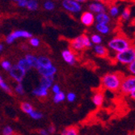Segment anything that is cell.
<instances>
[{
	"label": "cell",
	"mask_w": 135,
	"mask_h": 135,
	"mask_svg": "<svg viewBox=\"0 0 135 135\" xmlns=\"http://www.w3.org/2000/svg\"><path fill=\"white\" fill-rule=\"evenodd\" d=\"M61 135H80L79 131L75 126H69L61 131Z\"/></svg>",
	"instance_id": "22"
},
{
	"label": "cell",
	"mask_w": 135,
	"mask_h": 135,
	"mask_svg": "<svg viewBox=\"0 0 135 135\" xmlns=\"http://www.w3.org/2000/svg\"><path fill=\"white\" fill-rule=\"evenodd\" d=\"M62 57L64 62L70 66H74L77 62V56L75 52H74L71 49H65L62 51Z\"/></svg>",
	"instance_id": "9"
},
{
	"label": "cell",
	"mask_w": 135,
	"mask_h": 135,
	"mask_svg": "<svg viewBox=\"0 0 135 135\" xmlns=\"http://www.w3.org/2000/svg\"><path fill=\"white\" fill-rule=\"evenodd\" d=\"M129 95V97L131 98V99H133V100H135V89Z\"/></svg>",
	"instance_id": "42"
},
{
	"label": "cell",
	"mask_w": 135,
	"mask_h": 135,
	"mask_svg": "<svg viewBox=\"0 0 135 135\" xmlns=\"http://www.w3.org/2000/svg\"><path fill=\"white\" fill-rule=\"evenodd\" d=\"M14 91L18 95H24V93H25V89H24V87L22 84V83H16V85L14 88Z\"/></svg>",
	"instance_id": "31"
},
{
	"label": "cell",
	"mask_w": 135,
	"mask_h": 135,
	"mask_svg": "<svg viewBox=\"0 0 135 135\" xmlns=\"http://www.w3.org/2000/svg\"><path fill=\"white\" fill-rule=\"evenodd\" d=\"M95 15L93 13H91V11H85L80 16V22L82 23L83 25H84L85 27H91L92 25H94V23H95Z\"/></svg>",
	"instance_id": "10"
},
{
	"label": "cell",
	"mask_w": 135,
	"mask_h": 135,
	"mask_svg": "<svg viewBox=\"0 0 135 135\" xmlns=\"http://www.w3.org/2000/svg\"><path fill=\"white\" fill-rule=\"evenodd\" d=\"M114 60L116 62L121 65L128 66L130 64L135 60V45H131L127 50L115 54Z\"/></svg>",
	"instance_id": "4"
},
{
	"label": "cell",
	"mask_w": 135,
	"mask_h": 135,
	"mask_svg": "<svg viewBox=\"0 0 135 135\" xmlns=\"http://www.w3.org/2000/svg\"><path fill=\"white\" fill-rule=\"evenodd\" d=\"M17 66H19L20 69H22L23 71H25L26 73L28 72V71H29L31 69H32V67L30 66V65L28 64V62H27V60L24 58V57H22V58H20V59H18V61H17V62H16V64Z\"/></svg>",
	"instance_id": "21"
},
{
	"label": "cell",
	"mask_w": 135,
	"mask_h": 135,
	"mask_svg": "<svg viewBox=\"0 0 135 135\" xmlns=\"http://www.w3.org/2000/svg\"><path fill=\"white\" fill-rule=\"evenodd\" d=\"M93 52L94 54L99 57H107L109 54V50L108 49L104 46V45H95L93 46Z\"/></svg>",
	"instance_id": "12"
},
{
	"label": "cell",
	"mask_w": 135,
	"mask_h": 135,
	"mask_svg": "<svg viewBox=\"0 0 135 135\" xmlns=\"http://www.w3.org/2000/svg\"><path fill=\"white\" fill-rule=\"evenodd\" d=\"M37 60H38V65H37L36 69L37 68H47V67H50L54 65L51 59L45 55L38 56Z\"/></svg>",
	"instance_id": "16"
},
{
	"label": "cell",
	"mask_w": 135,
	"mask_h": 135,
	"mask_svg": "<svg viewBox=\"0 0 135 135\" xmlns=\"http://www.w3.org/2000/svg\"><path fill=\"white\" fill-rule=\"evenodd\" d=\"M28 44L30 46L33 48H38L41 45V40L38 37H36V36H32L30 39H28Z\"/></svg>",
	"instance_id": "32"
},
{
	"label": "cell",
	"mask_w": 135,
	"mask_h": 135,
	"mask_svg": "<svg viewBox=\"0 0 135 135\" xmlns=\"http://www.w3.org/2000/svg\"><path fill=\"white\" fill-rule=\"evenodd\" d=\"M107 0H93V2H98V3H105Z\"/></svg>",
	"instance_id": "45"
},
{
	"label": "cell",
	"mask_w": 135,
	"mask_h": 135,
	"mask_svg": "<svg viewBox=\"0 0 135 135\" xmlns=\"http://www.w3.org/2000/svg\"><path fill=\"white\" fill-rule=\"evenodd\" d=\"M32 36V34L27 30L17 29V30L11 32L10 34H8L6 36L5 42L7 45H11L12 43H14L16 41L19 39H30Z\"/></svg>",
	"instance_id": "5"
},
{
	"label": "cell",
	"mask_w": 135,
	"mask_h": 135,
	"mask_svg": "<svg viewBox=\"0 0 135 135\" xmlns=\"http://www.w3.org/2000/svg\"><path fill=\"white\" fill-rule=\"evenodd\" d=\"M88 9L91 13H93L95 16L103 12H107V6L104 3H98V2H91L88 4Z\"/></svg>",
	"instance_id": "11"
},
{
	"label": "cell",
	"mask_w": 135,
	"mask_h": 135,
	"mask_svg": "<svg viewBox=\"0 0 135 135\" xmlns=\"http://www.w3.org/2000/svg\"><path fill=\"white\" fill-rule=\"evenodd\" d=\"M124 78L123 74L120 72L107 73L101 77V87L109 91L117 92L120 91V84Z\"/></svg>",
	"instance_id": "1"
},
{
	"label": "cell",
	"mask_w": 135,
	"mask_h": 135,
	"mask_svg": "<svg viewBox=\"0 0 135 135\" xmlns=\"http://www.w3.org/2000/svg\"><path fill=\"white\" fill-rule=\"evenodd\" d=\"M135 89V76L134 75H128L124 76L122 79L120 91L123 95H129Z\"/></svg>",
	"instance_id": "6"
},
{
	"label": "cell",
	"mask_w": 135,
	"mask_h": 135,
	"mask_svg": "<svg viewBox=\"0 0 135 135\" xmlns=\"http://www.w3.org/2000/svg\"><path fill=\"white\" fill-rule=\"evenodd\" d=\"M95 23L100 24H109L112 22V18L108 15V12H103V13L97 14L95 16Z\"/></svg>",
	"instance_id": "15"
},
{
	"label": "cell",
	"mask_w": 135,
	"mask_h": 135,
	"mask_svg": "<svg viewBox=\"0 0 135 135\" xmlns=\"http://www.w3.org/2000/svg\"><path fill=\"white\" fill-rule=\"evenodd\" d=\"M91 101L95 107H97V108L101 107L104 102V92L102 91H95L92 95Z\"/></svg>",
	"instance_id": "14"
},
{
	"label": "cell",
	"mask_w": 135,
	"mask_h": 135,
	"mask_svg": "<svg viewBox=\"0 0 135 135\" xmlns=\"http://www.w3.org/2000/svg\"><path fill=\"white\" fill-rule=\"evenodd\" d=\"M39 134L40 135H50L47 129H41L39 130Z\"/></svg>",
	"instance_id": "41"
},
{
	"label": "cell",
	"mask_w": 135,
	"mask_h": 135,
	"mask_svg": "<svg viewBox=\"0 0 135 135\" xmlns=\"http://www.w3.org/2000/svg\"><path fill=\"white\" fill-rule=\"evenodd\" d=\"M76 98H77V95L75 92L73 91H70L68 92L66 95V100L70 102V103H73L76 100Z\"/></svg>",
	"instance_id": "36"
},
{
	"label": "cell",
	"mask_w": 135,
	"mask_h": 135,
	"mask_svg": "<svg viewBox=\"0 0 135 135\" xmlns=\"http://www.w3.org/2000/svg\"><path fill=\"white\" fill-rule=\"evenodd\" d=\"M3 49H4V46H3V45L1 42H0V54H1V53L3 52Z\"/></svg>",
	"instance_id": "44"
},
{
	"label": "cell",
	"mask_w": 135,
	"mask_h": 135,
	"mask_svg": "<svg viewBox=\"0 0 135 135\" xmlns=\"http://www.w3.org/2000/svg\"><path fill=\"white\" fill-rule=\"evenodd\" d=\"M47 130H48L49 133H50V134H54L56 133L57 129H56L54 125H50V126H49V127L47 128Z\"/></svg>",
	"instance_id": "40"
},
{
	"label": "cell",
	"mask_w": 135,
	"mask_h": 135,
	"mask_svg": "<svg viewBox=\"0 0 135 135\" xmlns=\"http://www.w3.org/2000/svg\"><path fill=\"white\" fill-rule=\"evenodd\" d=\"M27 3H28V0H20L17 3V6L20 8H26Z\"/></svg>",
	"instance_id": "39"
},
{
	"label": "cell",
	"mask_w": 135,
	"mask_h": 135,
	"mask_svg": "<svg viewBox=\"0 0 135 135\" xmlns=\"http://www.w3.org/2000/svg\"><path fill=\"white\" fill-rule=\"evenodd\" d=\"M127 70L131 75L135 76V60L127 66Z\"/></svg>",
	"instance_id": "37"
},
{
	"label": "cell",
	"mask_w": 135,
	"mask_h": 135,
	"mask_svg": "<svg viewBox=\"0 0 135 135\" xmlns=\"http://www.w3.org/2000/svg\"><path fill=\"white\" fill-rule=\"evenodd\" d=\"M120 19L122 21H128L131 17V9L129 7H125L120 11Z\"/></svg>",
	"instance_id": "26"
},
{
	"label": "cell",
	"mask_w": 135,
	"mask_h": 135,
	"mask_svg": "<svg viewBox=\"0 0 135 135\" xmlns=\"http://www.w3.org/2000/svg\"><path fill=\"white\" fill-rule=\"evenodd\" d=\"M120 9L118 6L117 5H112L108 8V15L111 16V18H117L120 16Z\"/></svg>",
	"instance_id": "24"
},
{
	"label": "cell",
	"mask_w": 135,
	"mask_h": 135,
	"mask_svg": "<svg viewBox=\"0 0 135 135\" xmlns=\"http://www.w3.org/2000/svg\"><path fill=\"white\" fill-rule=\"evenodd\" d=\"M95 30L98 32V33L100 34L101 36H107L111 33V27L108 24H100L96 23L95 24Z\"/></svg>",
	"instance_id": "19"
},
{
	"label": "cell",
	"mask_w": 135,
	"mask_h": 135,
	"mask_svg": "<svg viewBox=\"0 0 135 135\" xmlns=\"http://www.w3.org/2000/svg\"><path fill=\"white\" fill-rule=\"evenodd\" d=\"M0 88H1L3 91H5L7 94H11L12 93L11 88L6 83V81L3 79V78L1 74H0Z\"/></svg>",
	"instance_id": "25"
},
{
	"label": "cell",
	"mask_w": 135,
	"mask_h": 135,
	"mask_svg": "<svg viewBox=\"0 0 135 135\" xmlns=\"http://www.w3.org/2000/svg\"><path fill=\"white\" fill-rule=\"evenodd\" d=\"M132 45L131 41L124 35H117L108 42V48L115 54L120 53L127 50Z\"/></svg>",
	"instance_id": "2"
},
{
	"label": "cell",
	"mask_w": 135,
	"mask_h": 135,
	"mask_svg": "<svg viewBox=\"0 0 135 135\" xmlns=\"http://www.w3.org/2000/svg\"><path fill=\"white\" fill-rule=\"evenodd\" d=\"M62 7L65 11L74 15L80 13L83 10V5L75 0H62Z\"/></svg>",
	"instance_id": "7"
},
{
	"label": "cell",
	"mask_w": 135,
	"mask_h": 135,
	"mask_svg": "<svg viewBox=\"0 0 135 135\" xmlns=\"http://www.w3.org/2000/svg\"><path fill=\"white\" fill-rule=\"evenodd\" d=\"M54 83V77H41L40 79L39 86L47 90H50Z\"/></svg>",
	"instance_id": "18"
},
{
	"label": "cell",
	"mask_w": 135,
	"mask_h": 135,
	"mask_svg": "<svg viewBox=\"0 0 135 135\" xmlns=\"http://www.w3.org/2000/svg\"><path fill=\"white\" fill-rule=\"evenodd\" d=\"M32 119H33V120H41V119H42L43 118V117H44V115H43V113H41V112H39V111H37V110H36V109H34L33 111L28 115Z\"/></svg>",
	"instance_id": "34"
},
{
	"label": "cell",
	"mask_w": 135,
	"mask_h": 135,
	"mask_svg": "<svg viewBox=\"0 0 135 135\" xmlns=\"http://www.w3.org/2000/svg\"><path fill=\"white\" fill-rule=\"evenodd\" d=\"M0 66H1L3 70L8 72L13 65H12V63L11 62V61H9L7 59H3L1 62H0Z\"/></svg>",
	"instance_id": "30"
},
{
	"label": "cell",
	"mask_w": 135,
	"mask_h": 135,
	"mask_svg": "<svg viewBox=\"0 0 135 135\" xmlns=\"http://www.w3.org/2000/svg\"><path fill=\"white\" fill-rule=\"evenodd\" d=\"M90 40L92 43V45H100L103 42L102 36L99 33H93L91 36H89Z\"/></svg>",
	"instance_id": "28"
},
{
	"label": "cell",
	"mask_w": 135,
	"mask_h": 135,
	"mask_svg": "<svg viewBox=\"0 0 135 135\" xmlns=\"http://www.w3.org/2000/svg\"><path fill=\"white\" fill-rule=\"evenodd\" d=\"M75 1L78 2L80 4H83V3H88L89 0H75Z\"/></svg>",
	"instance_id": "43"
},
{
	"label": "cell",
	"mask_w": 135,
	"mask_h": 135,
	"mask_svg": "<svg viewBox=\"0 0 135 135\" xmlns=\"http://www.w3.org/2000/svg\"><path fill=\"white\" fill-rule=\"evenodd\" d=\"M2 135H15V130L11 126H5L2 129Z\"/></svg>",
	"instance_id": "35"
},
{
	"label": "cell",
	"mask_w": 135,
	"mask_h": 135,
	"mask_svg": "<svg viewBox=\"0 0 135 135\" xmlns=\"http://www.w3.org/2000/svg\"><path fill=\"white\" fill-rule=\"evenodd\" d=\"M8 73H9L10 77L14 81H16L17 83H22L24 77H25V75H26V72L23 71L22 69H20L16 64L12 66L11 70L8 71Z\"/></svg>",
	"instance_id": "8"
},
{
	"label": "cell",
	"mask_w": 135,
	"mask_h": 135,
	"mask_svg": "<svg viewBox=\"0 0 135 135\" xmlns=\"http://www.w3.org/2000/svg\"><path fill=\"white\" fill-rule=\"evenodd\" d=\"M32 94L38 99H45L49 95V90L41 87V86H38L32 90Z\"/></svg>",
	"instance_id": "17"
},
{
	"label": "cell",
	"mask_w": 135,
	"mask_h": 135,
	"mask_svg": "<svg viewBox=\"0 0 135 135\" xmlns=\"http://www.w3.org/2000/svg\"><path fill=\"white\" fill-rule=\"evenodd\" d=\"M20 109L23 113H24L25 114H28L29 115L33 110H34V108L33 106L29 103V102H26V101H23L20 104Z\"/></svg>",
	"instance_id": "23"
},
{
	"label": "cell",
	"mask_w": 135,
	"mask_h": 135,
	"mask_svg": "<svg viewBox=\"0 0 135 135\" xmlns=\"http://www.w3.org/2000/svg\"><path fill=\"white\" fill-rule=\"evenodd\" d=\"M55 3L54 2L51 1V0H47V1H45L43 4V7L45 10L48 11H52L55 9Z\"/></svg>",
	"instance_id": "33"
},
{
	"label": "cell",
	"mask_w": 135,
	"mask_h": 135,
	"mask_svg": "<svg viewBox=\"0 0 135 135\" xmlns=\"http://www.w3.org/2000/svg\"><path fill=\"white\" fill-rule=\"evenodd\" d=\"M24 58L27 60V62L30 65L32 68L36 69L38 65V60H37V56H36L32 54H27L24 56Z\"/></svg>",
	"instance_id": "20"
},
{
	"label": "cell",
	"mask_w": 135,
	"mask_h": 135,
	"mask_svg": "<svg viewBox=\"0 0 135 135\" xmlns=\"http://www.w3.org/2000/svg\"><path fill=\"white\" fill-rule=\"evenodd\" d=\"M0 23H1V19H0Z\"/></svg>",
	"instance_id": "48"
},
{
	"label": "cell",
	"mask_w": 135,
	"mask_h": 135,
	"mask_svg": "<svg viewBox=\"0 0 135 135\" xmlns=\"http://www.w3.org/2000/svg\"><path fill=\"white\" fill-rule=\"evenodd\" d=\"M50 90L52 91V92L54 94H56V93H57V92L62 91V90H61V87L58 84H57V83H54V85L52 86V88H50Z\"/></svg>",
	"instance_id": "38"
},
{
	"label": "cell",
	"mask_w": 135,
	"mask_h": 135,
	"mask_svg": "<svg viewBox=\"0 0 135 135\" xmlns=\"http://www.w3.org/2000/svg\"><path fill=\"white\" fill-rule=\"evenodd\" d=\"M36 70L41 77H54L57 73V68L54 65L47 68H37Z\"/></svg>",
	"instance_id": "13"
},
{
	"label": "cell",
	"mask_w": 135,
	"mask_h": 135,
	"mask_svg": "<svg viewBox=\"0 0 135 135\" xmlns=\"http://www.w3.org/2000/svg\"><path fill=\"white\" fill-rule=\"evenodd\" d=\"M126 1L131 2V3H135V0H126Z\"/></svg>",
	"instance_id": "46"
},
{
	"label": "cell",
	"mask_w": 135,
	"mask_h": 135,
	"mask_svg": "<svg viewBox=\"0 0 135 135\" xmlns=\"http://www.w3.org/2000/svg\"><path fill=\"white\" fill-rule=\"evenodd\" d=\"M12 1H13L14 3H18V2L20 1V0H12Z\"/></svg>",
	"instance_id": "47"
},
{
	"label": "cell",
	"mask_w": 135,
	"mask_h": 135,
	"mask_svg": "<svg viewBox=\"0 0 135 135\" xmlns=\"http://www.w3.org/2000/svg\"><path fill=\"white\" fill-rule=\"evenodd\" d=\"M93 46L89 36L87 34H81L75 38L72 39L70 41V49L74 51V52H80L83 51L85 50H88Z\"/></svg>",
	"instance_id": "3"
},
{
	"label": "cell",
	"mask_w": 135,
	"mask_h": 135,
	"mask_svg": "<svg viewBox=\"0 0 135 135\" xmlns=\"http://www.w3.org/2000/svg\"><path fill=\"white\" fill-rule=\"evenodd\" d=\"M66 100V94L63 91H59L56 94H54V97H53V101L54 102V104H60Z\"/></svg>",
	"instance_id": "27"
},
{
	"label": "cell",
	"mask_w": 135,
	"mask_h": 135,
	"mask_svg": "<svg viewBox=\"0 0 135 135\" xmlns=\"http://www.w3.org/2000/svg\"><path fill=\"white\" fill-rule=\"evenodd\" d=\"M39 7V3L36 0H28V3H27V9L32 11H36Z\"/></svg>",
	"instance_id": "29"
}]
</instances>
